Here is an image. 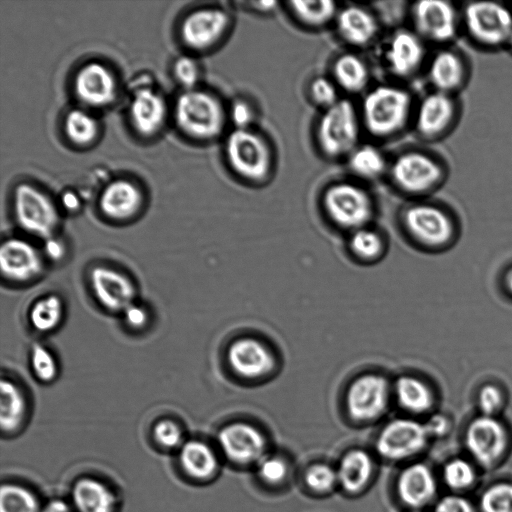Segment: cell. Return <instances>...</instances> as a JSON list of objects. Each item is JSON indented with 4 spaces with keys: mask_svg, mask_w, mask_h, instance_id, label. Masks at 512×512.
Masks as SVG:
<instances>
[{
    "mask_svg": "<svg viewBox=\"0 0 512 512\" xmlns=\"http://www.w3.org/2000/svg\"><path fill=\"white\" fill-rule=\"evenodd\" d=\"M412 111V98L401 87L380 85L364 97L361 107L362 123L377 138H386L400 132Z\"/></svg>",
    "mask_w": 512,
    "mask_h": 512,
    "instance_id": "1",
    "label": "cell"
},
{
    "mask_svg": "<svg viewBox=\"0 0 512 512\" xmlns=\"http://www.w3.org/2000/svg\"><path fill=\"white\" fill-rule=\"evenodd\" d=\"M360 120L353 103L339 99L320 116L316 140L321 152L331 159L349 156L357 148Z\"/></svg>",
    "mask_w": 512,
    "mask_h": 512,
    "instance_id": "2",
    "label": "cell"
},
{
    "mask_svg": "<svg viewBox=\"0 0 512 512\" xmlns=\"http://www.w3.org/2000/svg\"><path fill=\"white\" fill-rule=\"evenodd\" d=\"M461 20L470 39L483 48H505L512 32V12L499 2H468L461 10Z\"/></svg>",
    "mask_w": 512,
    "mask_h": 512,
    "instance_id": "3",
    "label": "cell"
},
{
    "mask_svg": "<svg viewBox=\"0 0 512 512\" xmlns=\"http://www.w3.org/2000/svg\"><path fill=\"white\" fill-rule=\"evenodd\" d=\"M175 118L184 133L203 140L217 137L226 121L225 111L217 97L193 89L178 97Z\"/></svg>",
    "mask_w": 512,
    "mask_h": 512,
    "instance_id": "4",
    "label": "cell"
},
{
    "mask_svg": "<svg viewBox=\"0 0 512 512\" xmlns=\"http://www.w3.org/2000/svg\"><path fill=\"white\" fill-rule=\"evenodd\" d=\"M225 155L231 169L249 182H262L271 172L270 147L251 128L234 129L230 132L225 143Z\"/></svg>",
    "mask_w": 512,
    "mask_h": 512,
    "instance_id": "5",
    "label": "cell"
},
{
    "mask_svg": "<svg viewBox=\"0 0 512 512\" xmlns=\"http://www.w3.org/2000/svg\"><path fill=\"white\" fill-rule=\"evenodd\" d=\"M390 176L402 192L421 196L435 191L445 180L446 170L441 162L422 151H407L398 155L391 167Z\"/></svg>",
    "mask_w": 512,
    "mask_h": 512,
    "instance_id": "6",
    "label": "cell"
},
{
    "mask_svg": "<svg viewBox=\"0 0 512 512\" xmlns=\"http://www.w3.org/2000/svg\"><path fill=\"white\" fill-rule=\"evenodd\" d=\"M322 203L334 223L349 229L362 228L373 213L368 192L351 182H337L328 186L323 193Z\"/></svg>",
    "mask_w": 512,
    "mask_h": 512,
    "instance_id": "7",
    "label": "cell"
},
{
    "mask_svg": "<svg viewBox=\"0 0 512 512\" xmlns=\"http://www.w3.org/2000/svg\"><path fill=\"white\" fill-rule=\"evenodd\" d=\"M13 203L15 218L23 230L44 240L53 237L59 213L46 194L22 183L14 190Z\"/></svg>",
    "mask_w": 512,
    "mask_h": 512,
    "instance_id": "8",
    "label": "cell"
},
{
    "mask_svg": "<svg viewBox=\"0 0 512 512\" xmlns=\"http://www.w3.org/2000/svg\"><path fill=\"white\" fill-rule=\"evenodd\" d=\"M414 31L424 40L437 44L453 41L462 26L461 11L446 0H421L411 7Z\"/></svg>",
    "mask_w": 512,
    "mask_h": 512,
    "instance_id": "9",
    "label": "cell"
},
{
    "mask_svg": "<svg viewBox=\"0 0 512 512\" xmlns=\"http://www.w3.org/2000/svg\"><path fill=\"white\" fill-rule=\"evenodd\" d=\"M426 425L409 418L390 421L379 433L376 450L389 460H402L420 452L427 444Z\"/></svg>",
    "mask_w": 512,
    "mask_h": 512,
    "instance_id": "10",
    "label": "cell"
},
{
    "mask_svg": "<svg viewBox=\"0 0 512 512\" xmlns=\"http://www.w3.org/2000/svg\"><path fill=\"white\" fill-rule=\"evenodd\" d=\"M404 223L418 241L433 247L449 243L455 233L451 216L441 207L429 203L410 205L404 212Z\"/></svg>",
    "mask_w": 512,
    "mask_h": 512,
    "instance_id": "11",
    "label": "cell"
},
{
    "mask_svg": "<svg viewBox=\"0 0 512 512\" xmlns=\"http://www.w3.org/2000/svg\"><path fill=\"white\" fill-rule=\"evenodd\" d=\"M457 115L455 96L433 90L419 102L415 114V129L425 140H438L454 128Z\"/></svg>",
    "mask_w": 512,
    "mask_h": 512,
    "instance_id": "12",
    "label": "cell"
},
{
    "mask_svg": "<svg viewBox=\"0 0 512 512\" xmlns=\"http://www.w3.org/2000/svg\"><path fill=\"white\" fill-rule=\"evenodd\" d=\"M465 445L480 465L490 467L505 452L507 433L504 425L495 416L474 418L466 428Z\"/></svg>",
    "mask_w": 512,
    "mask_h": 512,
    "instance_id": "13",
    "label": "cell"
},
{
    "mask_svg": "<svg viewBox=\"0 0 512 512\" xmlns=\"http://www.w3.org/2000/svg\"><path fill=\"white\" fill-rule=\"evenodd\" d=\"M222 454L235 464L258 463L266 455V439L255 426L234 422L224 426L217 435Z\"/></svg>",
    "mask_w": 512,
    "mask_h": 512,
    "instance_id": "14",
    "label": "cell"
},
{
    "mask_svg": "<svg viewBox=\"0 0 512 512\" xmlns=\"http://www.w3.org/2000/svg\"><path fill=\"white\" fill-rule=\"evenodd\" d=\"M91 290L101 306L111 312H124L134 302L132 281L120 271L98 265L89 274Z\"/></svg>",
    "mask_w": 512,
    "mask_h": 512,
    "instance_id": "15",
    "label": "cell"
},
{
    "mask_svg": "<svg viewBox=\"0 0 512 512\" xmlns=\"http://www.w3.org/2000/svg\"><path fill=\"white\" fill-rule=\"evenodd\" d=\"M0 269L4 278L13 282H27L39 276L44 262L39 250L30 242L10 238L0 247Z\"/></svg>",
    "mask_w": 512,
    "mask_h": 512,
    "instance_id": "16",
    "label": "cell"
},
{
    "mask_svg": "<svg viewBox=\"0 0 512 512\" xmlns=\"http://www.w3.org/2000/svg\"><path fill=\"white\" fill-rule=\"evenodd\" d=\"M230 16L219 8L193 11L181 25V37L185 45L195 50L213 46L229 27Z\"/></svg>",
    "mask_w": 512,
    "mask_h": 512,
    "instance_id": "17",
    "label": "cell"
},
{
    "mask_svg": "<svg viewBox=\"0 0 512 512\" xmlns=\"http://www.w3.org/2000/svg\"><path fill=\"white\" fill-rule=\"evenodd\" d=\"M387 398L386 380L379 375H364L356 379L348 390V411L356 420H372L383 413Z\"/></svg>",
    "mask_w": 512,
    "mask_h": 512,
    "instance_id": "18",
    "label": "cell"
},
{
    "mask_svg": "<svg viewBox=\"0 0 512 512\" xmlns=\"http://www.w3.org/2000/svg\"><path fill=\"white\" fill-rule=\"evenodd\" d=\"M424 42L415 31H397L392 36L385 53L391 72L399 77L415 74L425 60Z\"/></svg>",
    "mask_w": 512,
    "mask_h": 512,
    "instance_id": "19",
    "label": "cell"
},
{
    "mask_svg": "<svg viewBox=\"0 0 512 512\" xmlns=\"http://www.w3.org/2000/svg\"><path fill=\"white\" fill-rule=\"evenodd\" d=\"M74 90L83 103L90 106H104L114 100L116 82L109 69L100 63L92 62L77 72Z\"/></svg>",
    "mask_w": 512,
    "mask_h": 512,
    "instance_id": "20",
    "label": "cell"
},
{
    "mask_svg": "<svg viewBox=\"0 0 512 512\" xmlns=\"http://www.w3.org/2000/svg\"><path fill=\"white\" fill-rule=\"evenodd\" d=\"M428 78L435 91L455 96L468 80L467 64L457 51L441 49L429 62Z\"/></svg>",
    "mask_w": 512,
    "mask_h": 512,
    "instance_id": "21",
    "label": "cell"
},
{
    "mask_svg": "<svg viewBox=\"0 0 512 512\" xmlns=\"http://www.w3.org/2000/svg\"><path fill=\"white\" fill-rule=\"evenodd\" d=\"M177 462L184 476L197 483L212 480L219 471V457L208 443L199 439L186 440L177 451Z\"/></svg>",
    "mask_w": 512,
    "mask_h": 512,
    "instance_id": "22",
    "label": "cell"
},
{
    "mask_svg": "<svg viewBox=\"0 0 512 512\" xmlns=\"http://www.w3.org/2000/svg\"><path fill=\"white\" fill-rule=\"evenodd\" d=\"M396 486L400 500L411 508L425 506L436 494L434 475L424 463L405 467L398 476Z\"/></svg>",
    "mask_w": 512,
    "mask_h": 512,
    "instance_id": "23",
    "label": "cell"
},
{
    "mask_svg": "<svg viewBox=\"0 0 512 512\" xmlns=\"http://www.w3.org/2000/svg\"><path fill=\"white\" fill-rule=\"evenodd\" d=\"M71 504L76 512H117L118 498L104 481L84 476L71 488Z\"/></svg>",
    "mask_w": 512,
    "mask_h": 512,
    "instance_id": "24",
    "label": "cell"
},
{
    "mask_svg": "<svg viewBox=\"0 0 512 512\" xmlns=\"http://www.w3.org/2000/svg\"><path fill=\"white\" fill-rule=\"evenodd\" d=\"M232 369L243 377H259L268 373L274 364L269 350L259 341L242 338L235 341L227 353Z\"/></svg>",
    "mask_w": 512,
    "mask_h": 512,
    "instance_id": "25",
    "label": "cell"
},
{
    "mask_svg": "<svg viewBox=\"0 0 512 512\" xmlns=\"http://www.w3.org/2000/svg\"><path fill=\"white\" fill-rule=\"evenodd\" d=\"M335 22L339 36L346 43L357 47L369 44L378 32L374 15L358 5H349L339 10Z\"/></svg>",
    "mask_w": 512,
    "mask_h": 512,
    "instance_id": "26",
    "label": "cell"
},
{
    "mask_svg": "<svg viewBox=\"0 0 512 512\" xmlns=\"http://www.w3.org/2000/svg\"><path fill=\"white\" fill-rule=\"evenodd\" d=\"M142 203L140 190L130 181L119 179L103 190L99 205L102 213L114 220H125L139 210Z\"/></svg>",
    "mask_w": 512,
    "mask_h": 512,
    "instance_id": "27",
    "label": "cell"
},
{
    "mask_svg": "<svg viewBox=\"0 0 512 512\" xmlns=\"http://www.w3.org/2000/svg\"><path fill=\"white\" fill-rule=\"evenodd\" d=\"M165 111L162 97L149 88H142L135 93L130 105L131 122L137 132L150 136L162 126Z\"/></svg>",
    "mask_w": 512,
    "mask_h": 512,
    "instance_id": "28",
    "label": "cell"
},
{
    "mask_svg": "<svg viewBox=\"0 0 512 512\" xmlns=\"http://www.w3.org/2000/svg\"><path fill=\"white\" fill-rule=\"evenodd\" d=\"M336 472L338 484L348 493H357L372 476V458L365 450L352 449L341 457Z\"/></svg>",
    "mask_w": 512,
    "mask_h": 512,
    "instance_id": "29",
    "label": "cell"
},
{
    "mask_svg": "<svg viewBox=\"0 0 512 512\" xmlns=\"http://www.w3.org/2000/svg\"><path fill=\"white\" fill-rule=\"evenodd\" d=\"M0 426L3 435L18 433L24 425L27 403L22 390L12 380L0 382Z\"/></svg>",
    "mask_w": 512,
    "mask_h": 512,
    "instance_id": "30",
    "label": "cell"
},
{
    "mask_svg": "<svg viewBox=\"0 0 512 512\" xmlns=\"http://www.w3.org/2000/svg\"><path fill=\"white\" fill-rule=\"evenodd\" d=\"M333 81L349 93H358L369 82V69L366 63L353 53L338 56L332 66Z\"/></svg>",
    "mask_w": 512,
    "mask_h": 512,
    "instance_id": "31",
    "label": "cell"
},
{
    "mask_svg": "<svg viewBox=\"0 0 512 512\" xmlns=\"http://www.w3.org/2000/svg\"><path fill=\"white\" fill-rule=\"evenodd\" d=\"M395 390L400 405L410 412H426L434 403L430 387L422 380L413 376L399 378L396 382Z\"/></svg>",
    "mask_w": 512,
    "mask_h": 512,
    "instance_id": "32",
    "label": "cell"
},
{
    "mask_svg": "<svg viewBox=\"0 0 512 512\" xmlns=\"http://www.w3.org/2000/svg\"><path fill=\"white\" fill-rule=\"evenodd\" d=\"M293 16L310 28H320L335 20L338 8L331 0H294L289 2Z\"/></svg>",
    "mask_w": 512,
    "mask_h": 512,
    "instance_id": "33",
    "label": "cell"
},
{
    "mask_svg": "<svg viewBox=\"0 0 512 512\" xmlns=\"http://www.w3.org/2000/svg\"><path fill=\"white\" fill-rule=\"evenodd\" d=\"M64 315L62 299L50 294L38 299L29 311L32 327L39 332H49L58 327Z\"/></svg>",
    "mask_w": 512,
    "mask_h": 512,
    "instance_id": "34",
    "label": "cell"
},
{
    "mask_svg": "<svg viewBox=\"0 0 512 512\" xmlns=\"http://www.w3.org/2000/svg\"><path fill=\"white\" fill-rule=\"evenodd\" d=\"M36 494L18 483H4L0 491V512H42Z\"/></svg>",
    "mask_w": 512,
    "mask_h": 512,
    "instance_id": "35",
    "label": "cell"
},
{
    "mask_svg": "<svg viewBox=\"0 0 512 512\" xmlns=\"http://www.w3.org/2000/svg\"><path fill=\"white\" fill-rule=\"evenodd\" d=\"M350 170L365 179H375L386 169V160L380 150L372 145H362L348 156Z\"/></svg>",
    "mask_w": 512,
    "mask_h": 512,
    "instance_id": "36",
    "label": "cell"
},
{
    "mask_svg": "<svg viewBox=\"0 0 512 512\" xmlns=\"http://www.w3.org/2000/svg\"><path fill=\"white\" fill-rule=\"evenodd\" d=\"M65 132L73 143L87 145L96 138L98 123L88 112L73 109L66 115Z\"/></svg>",
    "mask_w": 512,
    "mask_h": 512,
    "instance_id": "37",
    "label": "cell"
},
{
    "mask_svg": "<svg viewBox=\"0 0 512 512\" xmlns=\"http://www.w3.org/2000/svg\"><path fill=\"white\" fill-rule=\"evenodd\" d=\"M154 443L165 451H178L186 441L181 426L172 419L158 420L152 428Z\"/></svg>",
    "mask_w": 512,
    "mask_h": 512,
    "instance_id": "38",
    "label": "cell"
},
{
    "mask_svg": "<svg viewBox=\"0 0 512 512\" xmlns=\"http://www.w3.org/2000/svg\"><path fill=\"white\" fill-rule=\"evenodd\" d=\"M481 512H512V484L497 483L488 487L480 498Z\"/></svg>",
    "mask_w": 512,
    "mask_h": 512,
    "instance_id": "39",
    "label": "cell"
},
{
    "mask_svg": "<svg viewBox=\"0 0 512 512\" xmlns=\"http://www.w3.org/2000/svg\"><path fill=\"white\" fill-rule=\"evenodd\" d=\"M443 478L448 487L463 490L470 487L475 480V471L466 460L455 458L443 468Z\"/></svg>",
    "mask_w": 512,
    "mask_h": 512,
    "instance_id": "40",
    "label": "cell"
},
{
    "mask_svg": "<svg viewBox=\"0 0 512 512\" xmlns=\"http://www.w3.org/2000/svg\"><path fill=\"white\" fill-rule=\"evenodd\" d=\"M30 362L32 371L39 381L49 383L57 377V361L54 355L44 346L40 344L33 346Z\"/></svg>",
    "mask_w": 512,
    "mask_h": 512,
    "instance_id": "41",
    "label": "cell"
},
{
    "mask_svg": "<svg viewBox=\"0 0 512 512\" xmlns=\"http://www.w3.org/2000/svg\"><path fill=\"white\" fill-rule=\"evenodd\" d=\"M304 481L313 491H330L338 484L336 468L327 463H314L306 469Z\"/></svg>",
    "mask_w": 512,
    "mask_h": 512,
    "instance_id": "42",
    "label": "cell"
},
{
    "mask_svg": "<svg viewBox=\"0 0 512 512\" xmlns=\"http://www.w3.org/2000/svg\"><path fill=\"white\" fill-rule=\"evenodd\" d=\"M256 466L258 476L268 484H278L282 482L288 474L286 461L277 455L266 454Z\"/></svg>",
    "mask_w": 512,
    "mask_h": 512,
    "instance_id": "43",
    "label": "cell"
},
{
    "mask_svg": "<svg viewBox=\"0 0 512 512\" xmlns=\"http://www.w3.org/2000/svg\"><path fill=\"white\" fill-rule=\"evenodd\" d=\"M309 94L312 101L323 109L329 108L339 100L336 83L323 76L311 81Z\"/></svg>",
    "mask_w": 512,
    "mask_h": 512,
    "instance_id": "44",
    "label": "cell"
},
{
    "mask_svg": "<svg viewBox=\"0 0 512 512\" xmlns=\"http://www.w3.org/2000/svg\"><path fill=\"white\" fill-rule=\"evenodd\" d=\"M351 247L359 256L374 257L380 252L382 242L376 232L362 227L353 233Z\"/></svg>",
    "mask_w": 512,
    "mask_h": 512,
    "instance_id": "45",
    "label": "cell"
},
{
    "mask_svg": "<svg viewBox=\"0 0 512 512\" xmlns=\"http://www.w3.org/2000/svg\"><path fill=\"white\" fill-rule=\"evenodd\" d=\"M477 404L481 415L496 416L504 404L503 392L494 384L483 385L477 395Z\"/></svg>",
    "mask_w": 512,
    "mask_h": 512,
    "instance_id": "46",
    "label": "cell"
},
{
    "mask_svg": "<svg viewBox=\"0 0 512 512\" xmlns=\"http://www.w3.org/2000/svg\"><path fill=\"white\" fill-rule=\"evenodd\" d=\"M173 70L177 81L188 90H191L198 82L200 76L199 67L196 61L190 57L183 56L178 58Z\"/></svg>",
    "mask_w": 512,
    "mask_h": 512,
    "instance_id": "47",
    "label": "cell"
},
{
    "mask_svg": "<svg viewBox=\"0 0 512 512\" xmlns=\"http://www.w3.org/2000/svg\"><path fill=\"white\" fill-rule=\"evenodd\" d=\"M230 118L234 129H249L254 120L253 108L247 101L239 99L231 106Z\"/></svg>",
    "mask_w": 512,
    "mask_h": 512,
    "instance_id": "48",
    "label": "cell"
},
{
    "mask_svg": "<svg viewBox=\"0 0 512 512\" xmlns=\"http://www.w3.org/2000/svg\"><path fill=\"white\" fill-rule=\"evenodd\" d=\"M434 512H475V510L466 498L448 495L437 502Z\"/></svg>",
    "mask_w": 512,
    "mask_h": 512,
    "instance_id": "49",
    "label": "cell"
},
{
    "mask_svg": "<svg viewBox=\"0 0 512 512\" xmlns=\"http://www.w3.org/2000/svg\"><path fill=\"white\" fill-rule=\"evenodd\" d=\"M126 324L133 329H141L148 322V312L142 306L131 304L123 312Z\"/></svg>",
    "mask_w": 512,
    "mask_h": 512,
    "instance_id": "50",
    "label": "cell"
},
{
    "mask_svg": "<svg viewBox=\"0 0 512 512\" xmlns=\"http://www.w3.org/2000/svg\"><path fill=\"white\" fill-rule=\"evenodd\" d=\"M43 252L48 259L57 262L64 258L66 248L60 239L51 237L45 240Z\"/></svg>",
    "mask_w": 512,
    "mask_h": 512,
    "instance_id": "51",
    "label": "cell"
},
{
    "mask_svg": "<svg viewBox=\"0 0 512 512\" xmlns=\"http://www.w3.org/2000/svg\"><path fill=\"white\" fill-rule=\"evenodd\" d=\"M429 436L441 437L449 431V419L442 414L433 415L425 423Z\"/></svg>",
    "mask_w": 512,
    "mask_h": 512,
    "instance_id": "52",
    "label": "cell"
},
{
    "mask_svg": "<svg viewBox=\"0 0 512 512\" xmlns=\"http://www.w3.org/2000/svg\"><path fill=\"white\" fill-rule=\"evenodd\" d=\"M42 512H76L71 502L52 499L42 507Z\"/></svg>",
    "mask_w": 512,
    "mask_h": 512,
    "instance_id": "53",
    "label": "cell"
},
{
    "mask_svg": "<svg viewBox=\"0 0 512 512\" xmlns=\"http://www.w3.org/2000/svg\"><path fill=\"white\" fill-rule=\"evenodd\" d=\"M251 8L259 13H270L276 9V1H256L250 3Z\"/></svg>",
    "mask_w": 512,
    "mask_h": 512,
    "instance_id": "54",
    "label": "cell"
},
{
    "mask_svg": "<svg viewBox=\"0 0 512 512\" xmlns=\"http://www.w3.org/2000/svg\"><path fill=\"white\" fill-rule=\"evenodd\" d=\"M63 205L67 210H75L79 207V200L74 193L66 192L62 197Z\"/></svg>",
    "mask_w": 512,
    "mask_h": 512,
    "instance_id": "55",
    "label": "cell"
},
{
    "mask_svg": "<svg viewBox=\"0 0 512 512\" xmlns=\"http://www.w3.org/2000/svg\"><path fill=\"white\" fill-rule=\"evenodd\" d=\"M505 286L508 292L512 295V269L508 271L505 277Z\"/></svg>",
    "mask_w": 512,
    "mask_h": 512,
    "instance_id": "56",
    "label": "cell"
},
{
    "mask_svg": "<svg viewBox=\"0 0 512 512\" xmlns=\"http://www.w3.org/2000/svg\"><path fill=\"white\" fill-rule=\"evenodd\" d=\"M505 48L512 54V32L507 40Z\"/></svg>",
    "mask_w": 512,
    "mask_h": 512,
    "instance_id": "57",
    "label": "cell"
}]
</instances>
